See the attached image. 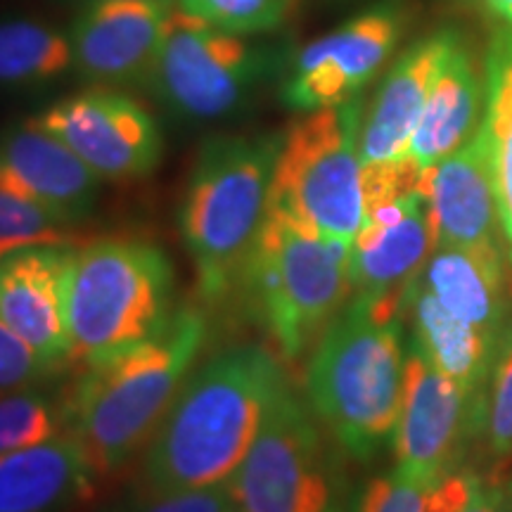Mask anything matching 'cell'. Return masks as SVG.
Here are the masks:
<instances>
[{
    "label": "cell",
    "mask_w": 512,
    "mask_h": 512,
    "mask_svg": "<svg viewBox=\"0 0 512 512\" xmlns=\"http://www.w3.org/2000/svg\"><path fill=\"white\" fill-rule=\"evenodd\" d=\"M285 382L283 368L264 347L249 344L209 358L157 427L143 463V489L190 491L226 484Z\"/></svg>",
    "instance_id": "1"
},
{
    "label": "cell",
    "mask_w": 512,
    "mask_h": 512,
    "mask_svg": "<svg viewBox=\"0 0 512 512\" xmlns=\"http://www.w3.org/2000/svg\"><path fill=\"white\" fill-rule=\"evenodd\" d=\"M207 339V320L181 306L155 337L79 368L62 392L67 434L93 472L110 477L152 441Z\"/></svg>",
    "instance_id": "2"
},
{
    "label": "cell",
    "mask_w": 512,
    "mask_h": 512,
    "mask_svg": "<svg viewBox=\"0 0 512 512\" xmlns=\"http://www.w3.org/2000/svg\"><path fill=\"white\" fill-rule=\"evenodd\" d=\"M280 136L221 133L204 140L185 183L178 223L207 302L240 290L264 230Z\"/></svg>",
    "instance_id": "3"
},
{
    "label": "cell",
    "mask_w": 512,
    "mask_h": 512,
    "mask_svg": "<svg viewBox=\"0 0 512 512\" xmlns=\"http://www.w3.org/2000/svg\"><path fill=\"white\" fill-rule=\"evenodd\" d=\"M174 285V264L155 242H76L62 290L69 368H86L155 337L174 313Z\"/></svg>",
    "instance_id": "4"
},
{
    "label": "cell",
    "mask_w": 512,
    "mask_h": 512,
    "mask_svg": "<svg viewBox=\"0 0 512 512\" xmlns=\"http://www.w3.org/2000/svg\"><path fill=\"white\" fill-rule=\"evenodd\" d=\"M403 370L399 320L384 323L349 299L320 335L306 368L311 411L349 456L373 458L394 434Z\"/></svg>",
    "instance_id": "5"
},
{
    "label": "cell",
    "mask_w": 512,
    "mask_h": 512,
    "mask_svg": "<svg viewBox=\"0 0 512 512\" xmlns=\"http://www.w3.org/2000/svg\"><path fill=\"white\" fill-rule=\"evenodd\" d=\"M351 242L266 214L238 294L275 351L297 361L351 299Z\"/></svg>",
    "instance_id": "6"
},
{
    "label": "cell",
    "mask_w": 512,
    "mask_h": 512,
    "mask_svg": "<svg viewBox=\"0 0 512 512\" xmlns=\"http://www.w3.org/2000/svg\"><path fill=\"white\" fill-rule=\"evenodd\" d=\"M361 98L304 112L280 133L268 214L354 245L363 226Z\"/></svg>",
    "instance_id": "7"
},
{
    "label": "cell",
    "mask_w": 512,
    "mask_h": 512,
    "mask_svg": "<svg viewBox=\"0 0 512 512\" xmlns=\"http://www.w3.org/2000/svg\"><path fill=\"white\" fill-rule=\"evenodd\" d=\"M228 489L238 512H344L335 460L290 382L268 403L264 425Z\"/></svg>",
    "instance_id": "8"
},
{
    "label": "cell",
    "mask_w": 512,
    "mask_h": 512,
    "mask_svg": "<svg viewBox=\"0 0 512 512\" xmlns=\"http://www.w3.org/2000/svg\"><path fill=\"white\" fill-rule=\"evenodd\" d=\"M273 62V50L252 36L216 29L174 8L145 86L178 119L216 121L252 98Z\"/></svg>",
    "instance_id": "9"
},
{
    "label": "cell",
    "mask_w": 512,
    "mask_h": 512,
    "mask_svg": "<svg viewBox=\"0 0 512 512\" xmlns=\"http://www.w3.org/2000/svg\"><path fill=\"white\" fill-rule=\"evenodd\" d=\"M29 121L62 140L102 181H140L155 174L164 157L159 121L119 88L88 86Z\"/></svg>",
    "instance_id": "10"
},
{
    "label": "cell",
    "mask_w": 512,
    "mask_h": 512,
    "mask_svg": "<svg viewBox=\"0 0 512 512\" xmlns=\"http://www.w3.org/2000/svg\"><path fill=\"white\" fill-rule=\"evenodd\" d=\"M484 411L486 401L465 394L413 349L406 356L394 430L396 470L427 486L437 484L458 465L472 432L482 427Z\"/></svg>",
    "instance_id": "11"
},
{
    "label": "cell",
    "mask_w": 512,
    "mask_h": 512,
    "mask_svg": "<svg viewBox=\"0 0 512 512\" xmlns=\"http://www.w3.org/2000/svg\"><path fill=\"white\" fill-rule=\"evenodd\" d=\"M401 31L399 10L380 5L320 36L294 57L283 102L294 112H316L356 100L392 57Z\"/></svg>",
    "instance_id": "12"
},
{
    "label": "cell",
    "mask_w": 512,
    "mask_h": 512,
    "mask_svg": "<svg viewBox=\"0 0 512 512\" xmlns=\"http://www.w3.org/2000/svg\"><path fill=\"white\" fill-rule=\"evenodd\" d=\"M174 8L152 0H107L81 8L69 27L74 74L91 86L145 88Z\"/></svg>",
    "instance_id": "13"
},
{
    "label": "cell",
    "mask_w": 512,
    "mask_h": 512,
    "mask_svg": "<svg viewBox=\"0 0 512 512\" xmlns=\"http://www.w3.org/2000/svg\"><path fill=\"white\" fill-rule=\"evenodd\" d=\"M420 192L434 247H498L501 211L482 124L453 155L427 166Z\"/></svg>",
    "instance_id": "14"
},
{
    "label": "cell",
    "mask_w": 512,
    "mask_h": 512,
    "mask_svg": "<svg viewBox=\"0 0 512 512\" xmlns=\"http://www.w3.org/2000/svg\"><path fill=\"white\" fill-rule=\"evenodd\" d=\"M432 249L422 195L399 221L387 226L363 223L351 245V302L384 323L399 320Z\"/></svg>",
    "instance_id": "15"
},
{
    "label": "cell",
    "mask_w": 512,
    "mask_h": 512,
    "mask_svg": "<svg viewBox=\"0 0 512 512\" xmlns=\"http://www.w3.org/2000/svg\"><path fill=\"white\" fill-rule=\"evenodd\" d=\"M102 178L62 140L27 119L0 131V185L79 226L93 214Z\"/></svg>",
    "instance_id": "16"
},
{
    "label": "cell",
    "mask_w": 512,
    "mask_h": 512,
    "mask_svg": "<svg viewBox=\"0 0 512 512\" xmlns=\"http://www.w3.org/2000/svg\"><path fill=\"white\" fill-rule=\"evenodd\" d=\"M72 247H27L0 261V318L55 373L69 368L62 290Z\"/></svg>",
    "instance_id": "17"
},
{
    "label": "cell",
    "mask_w": 512,
    "mask_h": 512,
    "mask_svg": "<svg viewBox=\"0 0 512 512\" xmlns=\"http://www.w3.org/2000/svg\"><path fill=\"white\" fill-rule=\"evenodd\" d=\"M456 36L453 31H437V34L425 36L392 64L377 88L373 105L363 114V164L406 155L415 126L437 83L441 64Z\"/></svg>",
    "instance_id": "18"
},
{
    "label": "cell",
    "mask_w": 512,
    "mask_h": 512,
    "mask_svg": "<svg viewBox=\"0 0 512 512\" xmlns=\"http://www.w3.org/2000/svg\"><path fill=\"white\" fill-rule=\"evenodd\" d=\"M98 475L67 432L0 453V512H64L95 494Z\"/></svg>",
    "instance_id": "19"
},
{
    "label": "cell",
    "mask_w": 512,
    "mask_h": 512,
    "mask_svg": "<svg viewBox=\"0 0 512 512\" xmlns=\"http://www.w3.org/2000/svg\"><path fill=\"white\" fill-rule=\"evenodd\" d=\"M418 283L453 316L503 347L512 330L501 247H434Z\"/></svg>",
    "instance_id": "20"
},
{
    "label": "cell",
    "mask_w": 512,
    "mask_h": 512,
    "mask_svg": "<svg viewBox=\"0 0 512 512\" xmlns=\"http://www.w3.org/2000/svg\"><path fill=\"white\" fill-rule=\"evenodd\" d=\"M406 311L413 323L415 349L465 394L486 401V389L501 351L494 339L453 316L420 283H415L408 294Z\"/></svg>",
    "instance_id": "21"
},
{
    "label": "cell",
    "mask_w": 512,
    "mask_h": 512,
    "mask_svg": "<svg viewBox=\"0 0 512 512\" xmlns=\"http://www.w3.org/2000/svg\"><path fill=\"white\" fill-rule=\"evenodd\" d=\"M484 95L475 60L460 36H456L441 64L425 112L415 126L408 155L418 159L422 169L453 155L470 140Z\"/></svg>",
    "instance_id": "22"
},
{
    "label": "cell",
    "mask_w": 512,
    "mask_h": 512,
    "mask_svg": "<svg viewBox=\"0 0 512 512\" xmlns=\"http://www.w3.org/2000/svg\"><path fill=\"white\" fill-rule=\"evenodd\" d=\"M74 72L69 29L36 15L0 17V93H36Z\"/></svg>",
    "instance_id": "23"
},
{
    "label": "cell",
    "mask_w": 512,
    "mask_h": 512,
    "mask_svg": "<svg viewBox=\"0 0 512 512\" xmlns=\"http://www.w3.org/2000/svg\"><path fill=\"white\" fill-rule=\"evenodd\" d=\"M482 128L489 143L501 226L512 245V34L498 36L486 57Z\"/></svg>",
    "instance_id": "24"
},
{
    "label": "cell",
    "mask_w": 512,
    "mask_h": 512,
    "mask_svg": "<svg viewBox=\"0 0 512 512\" xmlns=\"http://www.w3.org/2000/svg\"><path fill=\"white\" fill-rule=\"evenodd\" d=\"M64 432L62 394L31 387L0 394V453L36 446Z\"/></svg>",
    "instance_id": "25"
},
{
    "label": "cell",
    "mask_w": 512,
    "mask_h": 512,
    "mask_svg": "<svg viewBox=\"0 0 512 512\" xmlns=\"http://www.w3.org/2000/svg\"><path fill=\"white\" fill-rule=\"evenodd\" d=\"M74 228L38 202L0 185V261L27 247L76 245Z\"/></svg>",
    "instance_id": "26"
},
{
    "label": "cell",
    "mask_w": 512,
    "mask_h": 512,
    "mask_svg": "<svg viewBox=\"0 0 512 512\" xmlns=\"http://www.w3.org/2000/svg\"><path fill=\"white\" fill-rule=\"evenodd\" d=\"M425 512H512V472H448L427 491Z\"/></svg>",
    "instance_id": "27"
},
{
    "label": "cell",
    "mask_w": 512,
    "mask_h": 512,
    "mask_svg": "<svg viewBox=\"0 0 512 512\" xmlns=\"http://www.w3.org/2000/svg\"><path fill=\"white\" fill-rule=\"evenodd\" d=\"M176 8L230 34L259 36L285 22L292 0H176Z\"/></svg>",
    "instance_id": "28"
},
{
    "label": "cell",
    "mask_w": 512,
    "mask_h": 512,
    "mask_svg": "<svg viewBox=\"0 0 512 512\" xmlns=\"http://www.w3.org/2000/svg\"><path fill=\"white\" fill-rule=\"evenodd\" d=\"M422 169L413 155H401L382 162H370L361 166V192H363V216L387 204L406 200L420 192Z\"/></svg>",
    "instance_id": "29"
},
{
    "label": "cell",
    "mask_w": 512,
    "mask_h": 512,
    "mask_svg": "<svg viewBox=\"0 0 512 512\" xmlns=\"http://www.w3.org/2000/svg\"><path fill=\"white\" fill-rule=\"evenodd\" d=\"M484 427L491 453L503 463L512 460V332L498 351L486 389Z\"/></svg>",
    "instance_id": "30"
},
{
    "label": "cell",
    "mask_w": 512,
    "mask_h": 512,
    "mask_svg": "<svg viewBox=\"0 0 512 512\" xmlns=\"http://www.w3.org/2000/svg\"><path fill=\"white\" fill-rule=\"evenodd\" d=\"M121 512H238L228 482L190 491L143 489Z\"/></svg>",
    "instance_id": "31"
},
{
    "label": "cell",
    "mask_w": 512,
    "mask_h": 512,
    "mask_svg": "<svg viewBox=\"0 0 512 512\" xmlns=\"http://www.w3.org/2000/svg\"><path fill=\"white\" fill-rule=\"evenodd\" d=\"M53 375L55 370L48 368L34 349L0 318V394L36 387Z\"/></svg>",
    "instance_id": "32"
},
{
    "label": "cell",
    "mask_w": 512,
    "mask_h": 512,
    "mask_svg": "<svg viewBox=\"0 0 512 512\" xmlns=\"http://www.w3.org/2000/svg\"><path fill=\"white\" fill-rule=\"evenodd\" d=\"M427 491V484L394 470L366 486L354 512H425Z\"/></svg>",
    "instance_id": "33"
},
{
    "label": "cell",
    "mask_w": 512,
    "mask_h": 512,
    "mask_svg": "<svg viewBox=\"0 0 512 512\" xmlns=\"http://www.w3.org/2000/svg\"><path fill=\"white\" fill-rule=\"evenodd\" d=\"M486 10H491L505 22L512 24V0H479Z\"/></svg>",
    "instance_id": "34"
},
{
    "label": "cell",
    "mask_w": 512,
    "mask_h": 512,
    "mask_svg": "<svg viewBox=\"0 0 512 512\" xmlns=\"http://www.w3.org/2000/svg\"><path fill=\"white\" fill-rule=\"evenodd\" d=\"M62 3L74 5V8H86V5H95V3H107V0H62ZM152 3H166V5H176V0H152Z\"/></svg>",
    "instance_id": "35"
}]
</instances>
